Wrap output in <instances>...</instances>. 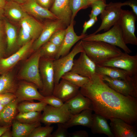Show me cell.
Listing matches in <instances>:
<instances>
[{
    "mask_svg": "<svg viewBox=\"0 0 137 137\" xmlns=\"http://www.w3.org/2000/svg\"><path fill=\"white\" fill-rule=\"evenodd\" d=\"M107 119L97 114H93L92 124L90 128L93 134H104L109 137H114Z\"/></svg>",
    "mask_w": 137,
    "mask_h": 137,
    "instance_id": "obj_26",
    "label": "cell"
},
{
    "mask_svg": "<svg viewBox=\"0 0 137 137\" xmlns=\"http://www.w3.org/2000/svg\"><path fill=\"white\" fill-rule=\"evenodd\" d=\"M19 103L16 98L5 106L0 114V126H11L16 115Z\"/></svg>",
    "mask_w": 137,
    "mask_h": 137,
    "instance_id": "obj_25",
    "label": "cell"
},
{
    "mask_svg": "<svg viewBox=\"0 0 137 137\" xmlns=\"http://www.w3.org/2000/svg\"><path fill=\"white\" fill-rule=\"evenodd\" d=\"M43 111L40 122L46 126L54 124H64L69 120L72 115L66 103L58 107L47 105Z\"/></svg>",
    "mask_w": 137,
    "mask_h": 137,
    "instance_id": "obj_7",
    "label": "cell"
},
{
    "mask_svg": "<svg viewBox=\"0 0 137 137\" xmlns=\"http://www.w3.org/2000/svg\"><path fill=\"white\" fill-rule=\"evenodd\" d=\"M126 5L125 2H111L107 4L100 16L101 20L100 26L94 34L97 33L102 30L106 31L118 23L122 9V6Z\"/></svg>",
    "mask_w": 137,
    "mask_h": 137,
    "instance_id": "obj_6",
    "label": "cell"
},
{
    "mask_svg": "<svg viewBox=\"0 0 137 137\" xmlns=\"http://www.w3.org/2000/svg\"><path fill=\"white\" fill-rule=\"evenodd\" d=\"M80 91L91 100L95 113L107 120L117 118L131 125L136 124V98L116 92L104 82L101 75L96 73L89 78Z\"/></svg>",
    "mask_w": 137,
    "mask_h": 137,
    "instance_id": "obj_1",
    "label": "cell"
},
{
    "mask_svg": "<svg viewBox=\"0 0 137 137\" xmlns=\"http://www.w3.org/2000/svg\"><path fill=\"white\" fill-rule=\"evenodd\" d=\"M88 7L90 6L91 4L93 2L98 0H85ZM106 2V0H101Z\"/></svg>",
    "mask_w": 137,
    "mask_h": 137,
    "instance_id": "obj_52",
    "label": "cell"
},
{
    "mask_svg": "<svg viewBox=\"0 0 137 137\" xmlns=\"http://www.w3.org/2000/svg\"><path fill=\"white\" fill-rule=\"evenodd\" d=\"M35 40H31L22 46L16 52L7 58H0V75L8 71L23 59L32 47Z\"/></svg>",
    "mask_w": 137,
    "mask_h": 137,
    "instance_id": "obj_14",
    "label": "cell"
},
{
    "mask_svg": "<svg viewBox=\"0 0 137 137\" xmlns=\"http://www.w3.org/2000/svg\"><path fill=\"white\" fill-rule=\"evenodd\" d=\"M57 128L52 133L50 137H70V133L67 128L62 123L57 124Z\"/></svg>",
    "mask_w": 137,
    "mask_h": 137,
    "instance_id": "obj_40",
    "label": "cell"
},
{
    "mask_svg": "<svg viewBox=\"0 0 137 137\" xmlns=\"http://www.w3.org/2000/svg\"><path fill=\"white\" fill-rule=\"evenodd\" d=\"M13 1L20 4H22L24 3L26 0H12Z\"/></svg>",
    "mask_w": 137,
    "mask_h": 137,
    "instance_id": "obj_54",
    "label": "cell"
},
{
    "mask_svg": "<svg viewBox=\"0 0 137 137\" xmlns=\"http://www.w3.org/2000/svg\"><path fill=\"white\" fill-rule=\"evenodd\" d=\"M55 59L41 57L40 75L43 84L40 93L44 97L52 95L55 85L53 61Z\"/></svg>",
    "mask_w": 137,
    "mask_h": 137,
    "instance_id": "obj_8",
    "label": "cell"
},
{
    "mask_svg": "<svg viewBox=\"0 0 137 137\" xmlns=\"http://www.w3.org/2000/svg\"><path fill=\"white\" fill-rule=\"evenodd\" d=\"M7 2L6 0H0V8H4Z\"/></svg>",
    "mask_w": 137,
    "mask_h": 137,
    "instance_id": "obj_53",
    "label": "cell"
},
{
    "mask_svg": "<svg viewBox=\"0 0 137 137\" xmlns=\"http://www.w3.org/2000/svg\"><path fill=\"white\" fill-rule=\"evenodd\" d=\"M126 5L130 7L132 9V11L137 16V4L136 1L131 0L125 2Z\"/></svg>",
    "mask_w": 137,
    "mask_h": 137,
    "instance_id": "obj_46",
    "label": "cell"
},
{
    "mask_svg": "<svg viewBox=\"0 0 137 137\" xmlns=\"http://www.w3.org/2000/svg\"><path fill=\"white\" fill-rule=\"evenodd\" d=\"M88 133L84 130H80L70 133V137H88Z\"/></svg>",
    "mask_w": 137,
    "mask_h": 137,
    "instance_id": "obj_45",
    "label": "cell"
},
{
    "mask_svg": "<svg viewBox=\"0 0 137 137\" xmlns=\"http://www.w3.org/2000/svg\"><path fill=\"white\" fill-rule=\"evenodd\" d=\"M5 22L3 19L0 20V37L3 38L5 33Z\"/></svg>",
    "mask_w": 137,
    "mask_h": 137,
    "instance_id": "obj_48",
    "label": "cell"
},
{
    "mask_svg": "<svg viewBox=\"0 0 137 137\" xmlns=\"http://www.w3.org/2000/svg\"><path fill=\"white\" fill-rule=\"evenodd\" d=\"M107 5L106 2L101 0L93 3L90 6L92 8V10L89 15V17H97L104 11Z\"/></svg>",
    "mask_w": 137,
    "mask_h": 137,
    "instance_id": "obj_37",
    "label": "cell"
},
{
    "mask_svg": "<svg viewBox=\"0 0 137 137\" xmlns=\"http://www.w3.org/2000/svg\"><path fill=\"white\" fill-rule=\"evenodd\" d=\"M74 21L71 22L66 28V34L61 45L60 46L58 52L55 58L57 59L64 56L69 52L74 45L81 40L87 35L86 34L77 35L75 32L74 28Z\"/></svg>",
    "mask_w": 137,
    "mask_h": 137,
    "instance_id": "obj_18",
    "label": "cell"
},
{
    "mask_svg": "<svg viewBox=\"0 0 137 137\" xmlns=\"http://www.w3.org/2000/svg\"><path fill=\"white\" fill-rule=\"evenodd\" d=\"M96 72L114 79L129 80L137 79V76H132L126 71L115 67L97 65Z\"/></svg>",
    "mask_w": 137,
    "mask_h": 137,
    "instance_id": "obj_23",
    "label": "cell"
},
{
    "mask_svg": "<svg viewBox=\"0 0 137 137\" xmlns=\"http://www.w3.org/2000/svg\"><path fill=\"white\" fill-rule=\"evenodd\" d=\"M5 105L0 104V114Z\"/></svg>",
    "mask_w": 137,
    "mask_h": 137,
    "instance_id": "obj_55",
    "label": "cell"
},
{
    "mask_svg": "<svg viewBox=\"0 0 137 137\" xmlns=\"http://www.w3.org/2000/svg\"><path fill=\"white\" fill-rule=\"evenodd\" d=\"M17 87L11 73L7 72L0 76V94H14Z\"/></svg>",
    "mask_w": 137,
    "mask_h": 137,
    "instance_id": "obj_29",
    "label": "cell"
},
{
    "mask_svg": "<svg viewBox=\"0 0 137 137\" xmlns=\"http://www.w3.org/2000/svg\"><path fill=\"white\" fill-rule=\"evenodd\" d=\"M32 40L30 35L21 28L17 39V44L22 46Z\"/></svg>",
    "mask_w": 137,
    "mask_h": 137,
    "instance_id": "obj_41",
    "label": "cell"
},
{
    "mask_svg": "<svg viewBox=\"0 0 137 137\" xmlns=\"http://www.w3.org/2000/svg\"><path fill=\"white\" fill-rule=\"evenodd\" d=\"M42 114L41 112H19L14 119L22 123L31 124L40 122Z\"/></svg>",
    "mask_w": 137,
    "mask_h": 137,
    "instance_id": "obj_32",
    "label": "cell"
},
{
    "mask_svg": "<svg viewBox=\"0 0 137 137\" xmlns=\"http://www.w3.org/2000/svg\"><path fill=\"white\" fill-rule=\"evenodd\" d=\"M5 30L6 37L7 50L8 51H11L17 43L16 29L13 25L5 20Z\"/></svg>",
    "mask_w": 137,
    "mask_h": 137,
    "instance_id": "obj_31",
    "label": "cell"
},
{
    "mask_svg": "<svg viewBox=\"0 0 137 137\" xmlns=\"http://www.w3.org/2000/svg\"><path fill=\"white\" fill-rule=\"evenodd\" d=\"M81 40L86 41H100L122 49L125 52L129 54L131 50L124 43L121 27L118 23L110 29L101 33H92L86 35Z\"/></svg>",
    "mask_w": 137,
    "mask_h": 137,
    "instance_id": "obj_3",
    "label": "cell"
},
{
    "mask_svg": "<svg viewBox=\"0 0 137 137\" xmlns=\"http://www.w3.org/2000/svg\"><path fill=\"white\" fill-rule=\"evenodd\" d=\"M69 5L72 14L71 22L74 21L79 11L88 7L85 0H69Z\"/></svg>",
    "mask_w": 137,
    "mask_h": 137,
    "instance_id": "obj_36",
    "label": "cell"
},
{
    "mask_svg": "<svg viewBox=\"0 0 137 137\" xmlns=\"http://www.w3.org/2000/svg\"><path fill=\"white\" fill-rule=\"evenodd\" d=\"M96 66L84 51L80 53L78 59L74 60L70 71L89 78L96 74Z\"/></svg>",
    "mask_w": 137,
    "mask_h": 137,
    "instance_id": "obj_12",
    "label": "cell"
},
{
    "mask_svg": "<svg viewBox=\"0 0 137 137\" xmlns=\"http://www.w3.org/2000/svg\"><path fill=\"white\" fill-rule=\"evenodd\" d=\"M5 16L4 8H0V20L4 19Z\"/></svg>",
    "mask_w": 137,
    "mask_h": 137,
    "instance_id": "obj_51",
    "label": "cell"
},
{
    "mask_svg": "<svg viewBox=\"0 0 137 137\" xmlns=\"http://www.w3.org/2000/svg\"><path fill=\"white\" fill-rule=\"evenodd\" d=\"M83 52L84 50L81 40L67 55L54 60L53 66L55 84L59 83L64 74L71 70L75 57L78 53Z\"/></svg>",
    "mask_w": 137,
    "mask_h": 137,
    "instance_id": "obj_5",
    "label": "cell"
},
{
    "mask_svg": "<svg viewBox=\"0 0 137 137\" xmlns=\"http://www.w3.org/2000/svg\"><path fill=\"white\" fill-rule=\"evenodd\" d=\"M65 25L60 20H51L44 24L43 29L37 39L33 42L32 49L34 51L39 49L48 41L53 34L58 30L65 28Z\"/></svg>",
    "mask_w": 137,
    "mask_h": 137,
    "instance_id": "obj_15",
    "label": "cell"
},
{
    "mask_svg": "<svg viewBox=\"0 0 137 137\" xmlns=\"http://www.w3.org/2000/svg\"><path fill=\"white\" fill-rule=\"evenodd\" d=\"M65 103L67 104L69 110L72 114L79 113L87 109H92L91 101L88 98L83 95L80 91L75 96Z\"/></svg>",
    "mask_w": 137,
    "mask_h": 137,
    "instance_id": "obj_22",
    "label": "cell"
},
{
    "mask_svg": "<svg viewBox=\"0 0 137 137\" xmlns=\"http://www.w3.org/2000/svg\"><path fill=\"white\" fill-rule=\"evenodd\" d=\"M99 65L119 68L126 71L132 76H137V54L131 56L125 52L122 53Z\"/></svg>",
    "mask_w": 137,
    "mask_h": 137,
    "instance_id": "obj_11",
    "label": "cell"
},
{
    "mask_svg": "<svg viewBox=\"0 0 137 137\" xmlns=\"http://www.w3.org/2000/svg\"><path fill=\"white\" fill-rule=\"evenodd\" d=\"M90 19L88 21H85L83 26V29L82 34L84 35L89 28L93 26L98 21L97 17L90 18Z\"/></svg>",
    "mask_w": 137,
    "mask_h": 137,
    "instance_id": "obj_43",
    "label": "cell"
},
{
    "mask_svg": "<svg viewBox=\"0 0 137 137\" xmlns=\"http://www.w3.org/2000/svg\"><path fill=\"white\" fill-rule=\"evenodd\" d=\"M15 98L16 97L14 94H0V104L6 105Z\"/></svg>",
    "mask_w": 137,
    "mask_h": 137,
    "instance_id": "obj_42",
    "label": "cell"
},
{
    "mask_svg": "<svg viewBox=\"0 0 137 137\" xmlns=\"http://www.w3.org/2000/svg\"><path fill=\"white\" fill-rule=\"evenodd\" d=\"M41 57L39 49L35 51L25 63L21 71L19 78L35 85L41 91L43 84L40 77L39 63Z\"/></svg>",
    "mask_w": 137,
    "mask_h": 137,
    "instance_id": "obj_4",
    "label": "cell"
},
{
    "mask_svg": "<svg viewBox=\"0 0 137 137\" xmlns=\"http://www.w3.org/2000/svg\"><path fill=\"white\" fill-rule=\"evenodd\" d=\"M47 105L45 103L40 101L35 102L32 101H24L18 104V110L19 112H39L43 111Z\"/></svg>",
    "mask_w": 137,
    "mask_h": 137,
    "instance_id": "obj_30",
    "label": "cell"
},
{
    "mask_svg": "<svg viewBox=\"0 0 137 137\" xmlns=\"http://www.w3.org/2000/svg\"><path fill=\"white\" fill-rule=\"evenodd\" d=\"M5 52V48L3 38L0 37V58H3Z\"/></svg>",
    "mask_w": 137,
    "mask_h": 137,
    "instance_id": "obj_47",
    "label": "cell"
},
{
    "mask_svg": "<svg viewBox=\"0 0 137 137\" xmlns=\"http://www.w3.org/2000/svg\"><path fill=\"white\" fill-rule=\"evenodd\" d=\"M21 5L26 13L33 17L40 19L59 20L50 10L42 7L35 0H26Z\"/></svg>",
    "mask_w": 137,
    "mask_h": 137,
    "instance_id": "obj_19",
    "label": "cell"
},
{
    "mask_svg": "<svg viewBox=\"0 0 137 137\" xmlns=\"http://www.w3.org/2000/svg\"><path fill=\"white\" fill-rule=\"evenodd\" d=\"M91 109L84 110L79 113L72 114L69 120L63 124L67 129L78 125H81L90 128L93 118L92 112Z\"/></svg>",
    "mask_w": 137,
    "mask_h": 137,
    "instance_id": "obj_24",
    "label": "cell"
},
{
    "mask_svg": "<svg viewBox=\"0 0 137 137\" xmlns=\"http://www.w3.org/2000/svg\"><path fill=\"white\" fill-rule=\"evenodd\" d=\"M110 126L114 137H137L136 124L132 125L119 118L110 119Z\"/></svg>",
    "mask_w": 137,
    "mask_h": 137,
    "instance_id": "obj_16",
    "label": "cell"
},
{
    "mask_svg": "<svg viewBox=\"0 0 137 137\" xmlns=\"http://www.w3.org/2000/svg\"><path fill=\"white\" fill-rule=\"evenodd\" d=\"M50 10L65 26L69 25L72 15L69 0H54Z\"/></svg>",
    "mask_w": 137,
    "mask_h": 137,
    "instance_id": "obj_20",
    "label": "cell"
},
{
    "mask_svg": "<svg viewBox=\"0 0 137 137\" xmlns=\"http://www.w3.org/2000/svg\"><path fill=\"white\" fill-rule=\"evenodd\" d=\"M12 0H6V1L7 2H8V1H11Z\"/></svg>",
    "mask_w": 137,
    "mask_h": 137,
    "instance_id": "obj_56",
    "label": "cell"
},
{
    "mask_svg": "<svg viewBox=\"0 0 137 137\" xmlns=\"http://www.w3.org/2000/svg\"><path fill=\"white\" fill-rule=\"evenodd\" d=\"M4 9L5 16L15 21L19 22L28 14L20 4L12 0L7 2Z\"/></svg>",
    "mask_w": 137,
    "mask_h": 137,
    "instance_id": "obj_28",
    "label": "cell"
},
{
    "mask_svg": "<svg viewBox=\"0 0 137 137\" xmlns=\"http://www.w3.org/2000/svg\"><path fill=\"white\" fill-rule=\"evenodd\" d=\"M80 88L69 81L61 79L58 83L55 84L52 95L64 103L75 96L79 92Z\"/></svg>",
    "mask_w": 137,
    "mask_h": 137,
    "instance_id": "obj_17",
    "label": "cell"
},
{
    "mask_svg": "<svg viewBox=\"0 0 137 137\" xmlns=\"http://www.w3.org/2000/svg\"><path fill=\"white\" fill-rule=\"evenodd\" d=\"M41 125L40 122L27 124L21 122L14 119L11 126L12 136L13 137H28L35 128Z\"/></svg>",
    "mask_w": 137,
    "mask_h": 137,
    "instance_id": "obj_27",
    "label": "cell"
},
{
    "mask_svg": "<svg viewBox=\"0 0 137 137\" xmlns=\"http://www.w3.org/2000/svg\"><path fill=\"white\" fill-rule=\"evenodd\" d=\"M38 88L34 84L28 82H20L14 93L19 102L24 101H32L43 99L44 96L39 92Z\"/></svg>",
    "mask_w": 137,
    "mask_h": 137,
    "instance_id": "obj_13",
    "label": "cell"
},
{
    "mask_svg": "<svg viewBox=\"0 0 137 137\" xmlns=\"http://www.w3.org/2000/svg\"><path fill=\"white\" fill-rule=\"evenodd\" d=\"M11 126H0V137L6 131L10 129Z\"/></svg>",
    "mask_w": 137,
    "mask_h": 137,
    "instance_id": "obj_49",
    "label": "cell"
},
{
    "mask_svg": "<svg viewBox=\"0 0 137 137\" xmlns=\"http://www.w3.org/2000/svg\"><path fill=\"white\" fill-rule=\"evenodd\" d=\"M136 16L132 11L122 10L118 23L121 28L124 42L126 44L137 45L135 35Z\"/></svg>",
    "mask_w": 137,
    "mask_h": 137,
    "instance_id": "obj_9",
    "label": "cell"
},
{
    "mask_svg": "<svg viewBox=\"0 0 137 137\" xmlns=\"http://www.w3.org/2000/svg\"><path fill=\"white\" fill-rule=\"evenodd\" d=\"M60 46L48 41L39 49L41 57L55 59Z\"/></svg>",
    "mask_w": 137,
    "mask_h": 137,
    "instance_id": "obj_33",
    "label": "cell"
},
{
    "mask_svg": "<svg viewBox=\"0 0 137 137\" xmlns=\"http://www.w3.org/2000/svg\"><path fill=\"white\" fill-rule=\"evenodd\" d=\"M61 79H65L80 88L87 83L89 78L70 71L64 74Z\"/></svg>",
    "mask_w": 137,
    "mask_h": 137,
    "instance_id": "obj_34",
    "label": "cell"
},
{
    "mask_svg": "<svg viewBox=\"0 0 137 137\" xmlns=\"http://www.w3.org/2000/svg\"><path fill=\"white\" fill-rule=\"evenodd\" d=\"M66 32V28L57 30L53 34L48 41L55 45L60 46L64 39Z\"/></svg>",
    "mask_w": 137,
    "mask_h": 137,
    "instance_id": "obj_38",
    "label": "cell"
},
{
    "mask_svg": "<svg viewBox=\"0 0 137 137\" xmlns=\"http://www.w3.org/2000/svg\"><path fill=\"white\" fill-rule=\"evenodd\" d=\"M12 131L10 129L7 130L2 135L1 137H12Z\"/></svg>",
    "mask_w": 137,
    "mask_h": 137,
    "instance_id": "obj_50",
    "label": "cell"
},
{
    "mask_svg": "<svg viewBox=\"0 0 137 137\" xmlns=\"http://www.w3.org/2000/svg\"><path fill=\"white\" fill-rule=\"evenodd\" d=\"M81 40L84 52L96 65H100L123 53L116 46L103 42Z\"/></svg>",
    "mask_w": 137,
    "mask_h": 137,
    "instance_id": "obj_2",
    "label": "cell"
},
{
    "mask_svg": "<svg viewBox=\"0 0 137 137\" xmlns=\"http://www.w3.org/2000/svg\"><path fill=\"white\" fill-rule=\"evenodd\" d=\"M53 129V127L50 126L40 125L35 128L28 137H50Z\"/></svg>",
    "mask_w": 137,
    "mask_h": 137,
    "instance_id": "obj_35",
    "label": "cell"
},
{
    "mask_svg": "<svg viewBox=\"0 0 137 137\" xmlns=\"http://www.w3.org/2000/svg\"><path fill=\"white\" fill-rule=\"evenodd\" d=\"M39 101L55 107H59L64 104L60 99L53 95L45 96L43 99Z\"/></svg>",
    "mask_w": 137,
    "mask_h": 137,
    "instance_id": "obj_39",
    "label": "cell"
},
{
    "mask_svg": "<svg viewBox=\"0 0 137 137\" xmlns=\"http://www.w3.org/2000/svg\"><path fill=\"white\" fill-rule=\"evenodd\" d=\"M54 0H35L39 5L47 9L50 8Z\"/></svg>",
    "mask_w": 137,
    "mask_h": 137,
    "instance_id": "obj_44",
    "label": "cell"
},
{
    "mask_svg": "<svg viewBox=\"0 0 137 137\" xmlns=\"http://www.w3.org/2000/svg\"><path fill=\"white\" fill-rule=\"evenodd\" d=\"M101 75L104 82L116 92L125 96L137 98V79L125 80Z\"/></svg>",
    "mask_w": 137,
    "mask_h": 137,
    "instance_id": "obj_10",
    "label": "cell"
},
{
    "mask_svg": "<svg viewBox=\"0 0 137 137\" xmlns=\"http://www.w3.org/2000/svg\"><path fill=\"white\" fill-rule=\"evenodd\" d=\"M21 28L29 33L35 41L38 37L44 25L28 14L19 22Z\"/></svg>",
    "mask_w": 137,
    "mask_h": 137,
    "instance_id": "obj_21",
    "label": "cell"
}]
</instances>
